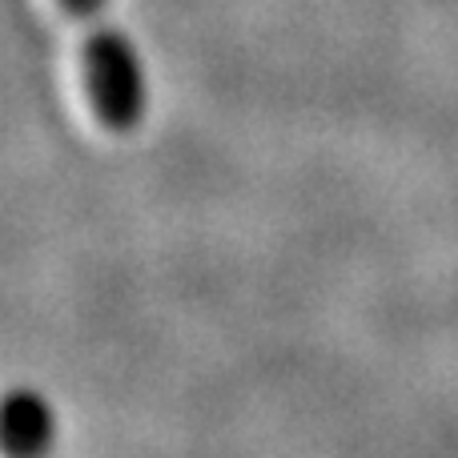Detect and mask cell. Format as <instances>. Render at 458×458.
I'll return each instance as SVG.
<instances>
[{"mask_svg":"<svg viewBox=\"0 0 458 458\" xmlns=\"http://www.w3.org/2000/svg\"><path fill=\"white\" fill-rule=\"evenodd\" d=\"M4 443L13 458H37L48 443V414L32 398H13L8 403V422H4Z\"/></svg>","mask_w":458,"mask_h":458,"instance_id":"cell-1","label":"cell"}]
</instances>
